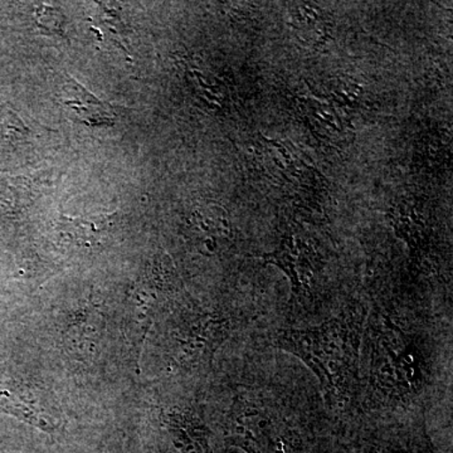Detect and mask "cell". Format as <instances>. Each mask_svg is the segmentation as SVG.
I'll return each instance as SVG.
<instances>
[{"instance_id": "6", "label": "cell", "mask_w": 453, "mask_h": 453, "mask_svg": "<svg viewBox=\"0 0 453 453\" xmlns=\"http://www.w3.org/2000/svg\"><path fill=\"white\" fill-rule=\"evenodd\" d=\"M0 411L47 434L62 426L61 413L43 395L22 384L0 386Z\"/></svg>"}, {"instance_id": "10", "label": "cell", "mask_w": 453, "mask_h": 453, "mask_svg": "<svg viewBox=\"0 0 453 453\" xmlns=\"http://www.w3.org/2000/svg\"><path fill=\"white\" fill-rule=\"evenodd\" d=\"M104 319L97 309L80 310L71 318L65 333V345L76 356L92 357L103 332Z\"/></svg>"}, {"instance_id": "11", "label": "cell", "mask_w": 453, "mask_h": 453, "mask_svg": "<svg viewBox=\"0 0 453 453\" xmlns=\"http://www.w3.org/2000/svg\"><path fill=\"white\" fill-rule=\"evenodd\" d=\"M0 133L8 140H20L29 134L25 121L7 104L2 103H0Z\"/></svg>"}, {"instance_id": "1", "label": "cell", "mask_w": 453, "mask_h": 453, "mask_svg": "<svg viewBox=\"0 0 453 453\" xmlns=\"http://www.w3.org/2000/svg\"><path fill=\"white\" fill-rule=\"evenodd\" d=\"M360 330V315L344 312L318 326L282 330L276 345L303 360L327 395L342 401L356 383Z\"/></svg>"}, {"instance_id": "7", "label": "cell", "mask_w": 453, "mask_h": 453, "mask_svg": "<svg viewBox=\"0 0 453 453\" xmlns=\"http://www.w3.org/2000/svg\"><path fill=\"white\" fill-rule=\"evenodd\" d=\"M168 270L163 261L155 262L148 268L145 275L140 280L134 290L131 299V320L134 326L139 327V340L145 338L149 327L153 324V319L163 303L164 292L168 288Z\"/></svg>"}, {"instance_id": "9", "label": "cell", "mask_w": 453, "mask_h": 453, "mask_svg": "<svg viewBox=\"0 0 453 453\" xmlns=\"http://www.w3.org/2000/svg\"><path fill=\"white\" fill-rule=\"evenodd\" d=\"M61 103L71 110L77 120L88 127H111L115 122L116 113L111 105L98 100L71 77H67L62 88Z\"/></svg>"}, {"instance_id": "12", "label": "cell", "mask_w": 453, "mask_h": 453, "mask_svg": "<svg viewBox=\"0 0 453 453\" xmlns=\"http://www.w3.org/2000/svg\"><path fill=\"white\" fill-rule=\"evenodd\" d=\"M380 453H389V452H380Z\"/></svg>"}, {"instance_id": "5", "label": "cell", "mask_w": 453, "mask_h": 453, "mask_svg": "<svg viewBox=\"0 0 453 453\" xmlns=\"http://www.w3.org/2000/svg\"><path fill=\"white\" fill-rule=\"evenodd\" d=\"M159 423L165 453H211L210 429L190 408L164 410Z\"/></svg>"}, {"instance_id": "4", "label": "cell", "mask_w": 453, "mask_h": 453, "mask_svg": "<svg viewBox=\"0 0 453 453\" xmlns=\"http://www.w3.org/2000/svg\"><path fill=\"white\" fill-rule=\"evenodd\" d=\"M228 329L226 319L211 312L184 315L173 333L175 362L189 369L210 365Z\"/></svg>"}, {"instance_id": "3", "label": "cell", "mask_w": 453, "mask_h": 453, "mask_svg": "<svg viewBox=\"0 0 453 453\" xmlns=\"http://www.w3.org/2000/svg\"><path fill=\"white\" fill-rule=\"evenodd\" d=\"M226 438L247 453H297V437L275 405L262 396H235L226 419Z\"/></svg>"}, {"instance_id": "8", "label": "cell", "mask_w": 453, "mask_h": 453, "mask_svg": "<svg viewBox=\"0 0 453 453\" xmlns=\"http://www.w3.org/2000/svg\"><path fill=\"white\" fill-rule=\"evenodd\" d=\"M118 213L88 217L62 216L57 222V231L64 242L74 249L89 251L105 246L118 231Z\"/></svg>"}, {"instance_id": "2", "label": "cell", "mask_w": 453, "mask_h": 453, "mask_svg": "<svg viewBox=\"0 0 453 453\" xmlns=\"http://www.w3.org/2000/svg\"><path fill=\"white\" fill-rule=\"evenodd\" d=\"M427 362L412 336L387 316L374 319L369 381L388 401H408L427 383Z\"/></svg>"}]
</instances>
